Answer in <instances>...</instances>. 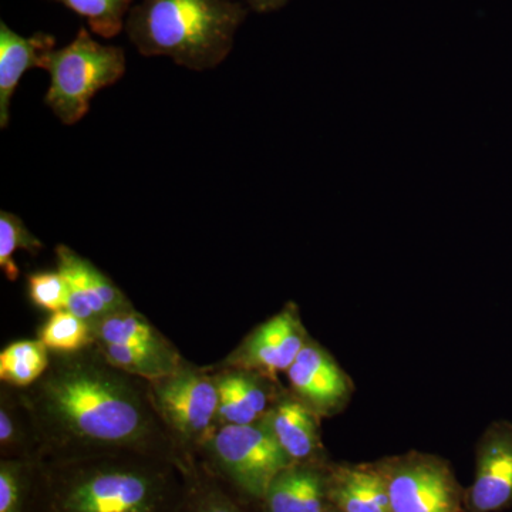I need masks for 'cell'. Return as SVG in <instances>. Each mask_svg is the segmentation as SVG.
<instances>
[{
	"instance_id": "1",
	"label": "cell",
	"mask_w": 512,
	"mask_h": 512,
	"mask_svg": "<svg viewBox=\"0 0 512 512\" xmlns=\"http://www.w3.org/2000/svg\"><path fill=\"white\" fill-rule=\"evenodd\" d=\"M18 393L35 429L39 460L131 451L190 466L161 423L147 380L110 365L94 345L50 353L45 375Z\"/></svg>"
},
{
	"instance_id": "2",
	"label": "cell",
	"mask_w": 512,
	"mask_h": 512,
	"mask_svg": "<svg viewBox=\"0 0 512 512\" xmlns=\"http://www.w3.org/2000/svg\"><path fill=\"white\" fill-rule=\"evenodd\" d=\"M184 490L185 468L151 454L39 460L35 512H178Z\"/></svg>"
},
{
	"instance_id": "3",
	"label": "cell",
	"mask_w": 512,
	"mask_h": 512,
	"mask_svg": "<svg viewBox=\"0 0 512 512\" xmlns=\"http://www.w3.org/2000/svg\"><path fill=\"white\" fill-rule=\"evenodd\" d=\"M247 15L235 0H141L124 30L141 55L170 57L202 72L227 59Z\"/></svg>"
},
{
	"instance_id": "4",
	"label": "cell",
	"mask_w": 512,
	"mask_h": 512,
	"mask_svg": "<svg viewBox=\"0 0 512 512\" xmlns=\"http://www.w3.org/2000/svg\"><path fill=\"white\" fill-rule=\"evenodd\" d=\"M50 76L45 104L66 126H73L89 113L92 99L104 87L113 86L126 73L123 47L103 45L80 28L69 45L43 57Z\"/></svg>"
},
{
	"instance_id": "5",
	"label": "cell",
	"mask_w": 512,
	"mask_h": 512,
	"mask_svg": "<svg viewBox=\"0 0 512 512\" xmlns=\"http://www.w3.org/2000/svg\"><path fill=\"white\" fill-rule=\"evenodd\" d=\"M197 460L235 493L259 504L275 477L292 464L262 421L217 427Z\"/></svg>"
},
{
	"instance_id": "6",
	"label": "cell",
	"mask_w": 512,
	"mask_h": 512,
	"mask_svg": "<svg viewBox=\"0 0 512 512\" xmlns=\"http://www.w3.org/2000/svg\"><path fill=\"white\" fill-rule=\"evenodd\" d=\"M147 383L161 423L191 463L217 429L220 397L210 367L184 359L170 375Z\"/></svg>"
},
{
	"instance_id": "7",
	"label": "cell",
	"mask_w": 512,
	"mask_h": 512,
	"mask_svg": "<svg viewBox=\"0 0 512 512\" xmlns=\"http://www.w3.org/2000/svg\"><path fill=\"white\" fill-rule=\"evenodd\" d=\"M392 512H464L466 488L443 457L409 451L376 461Z\"/></svg>"
},
{
	"instance_id": "8",
	"label": "cell",
	"mask_w": 512,
	"mask_h": 512,
	"mask_svg": "<svg viewBox=\"0 0 512 512\" xmlns=\"http://www.w3.org/2000/svg\"><path fill=\"white\" fill-rule=\"evenodd\" d=\"M309 339L298 305L288 302L252 329L237 348L214 366L248 370L279 382V373L288 372Z\"/></svg>"
},
{
	"instance_id": "9",
	"label": "cell",
	"mask_w": 512,
	"mask_h": 512,
	"mask_svg": "<svg viewBox=\"0 0 512 512\" xmlns=\"http://www.w3.org/2000/svg\"><path fill=\"white\" fill-rule=\"evenodd\" d=\"M512 508V423L488 424L476 446L473 483L466 488L464 512H503Z\"/></svg>"
},
{
	"instance_id": "10",
	"label": "cell",
	"mask_w": 512,
	"mask_h": 512,
	"mask_svg": "<svg viewBox=\"0 0 512 512\" xmlns=\"http://www.w3.org/2000/svg\"><path fill=\"white\" fill-rule=\"evenodd\" d=\"M289 390L319 417L345 409L353 384L328 350L309 339L286 372Z\"/></svg>"
},
{
	"instance_id": "11",
	"label": "cell",
	"mask_w": 512,
	"mask_h": 512,
	"mask_svg": "<svg viewBox=\"0 0 512 512\" xmlns=\"http://www.w3.org/2000/svg\"><path fill=\"white\" fill-rule=\"evenodd\" d=\"M57 271L69 289L67 311L92 323L134 308L119 286L96 265L74 249L60 244L55 248Z\"/></svg>"
},
{
	"instance_id": "12",
	"label": "cell",
	"mask_w": 512,
	"mask_h": 512,
	"mask_svg": "<svg viewBox=\"0 0 512 512\" xmlns=\"http://www.w3.org/2000/svg\"><path fill=\"white\" fill-rule=\"evenodd\" d=\"M218 387L217 427L258 423L282 393L281 383L255 372L210 366Z\"/></svg>"
},
{
	"instance_id": "13",
	"label": "cell",
	"mask_w": 512,
	"mask_h": 512,
	"mask_svg": "<svg viewBox=\"0 0 512 512\" xmlns=\"http://www.w3.org/2000/svg\"><path fill=\"white\" fill-rule=\"evenodd\" d=\"M318 414L291 390H282L262 423L268 427L291 463H325Z\"/></svg>"
},
{
	"instance_id": "14",
	"label": "cell",
	"mask_w": 512,
	"mask_h": 512,
	"mask_svg": "<svg viewBox=\"0 0 512 512\" xmlns=\"http://www.w3.org/2000/svg\"><path fill=\"white\" fill-rule=\"evenodd\" d=\"M329 504V461L291 464L261 501L264 512H322Z\"/></svg>"
},
{
	"instance_id": "15",
	"label": "cell",
	"mask_w": 512,
	"mask_h": 512,
	"mask_svg": "<svg viewBox=\"0 0 512 512\" xmlns=\"http://www.w3.org/2000/svg\"><path fill=\"white\" fill-rule=\"evenodd\" d=\"M56 37L45 32L25 37L0 22V127L10 121V101L29 70L42 69L43 57L55 49Z\"/></svg>"
},
{
	"instance_id": "16",
	"label": "cell",
	"mask_w": 512,
	"mask_h": 512,
	"mask_svg": "<svg viewBox=\"0 0 512 512\" xmlns=\"http://www.w3.org/2000/svg\"><path fill=\"white\" fill-rule=\"evenodd\" d=\"M329 503L340 512H392L376 463H329Z\"/></svg>"
},
{
	"instance_id": "17",
	"label": "cell",
	"mask_w": 512,
	"mask_h": 512,
	"mask_svg": "<svg viewBox=\"0 0 512 512\" xmlns=\"http://www.w3.org/2000/svg\"><path fill=\"white\" fill-rule=\"evenodd\" d=\"M178 512H264L218 480L200 460L185 468V490Z\"/></svg>"
},
{
	"instance_id": "18",
	"label": "cell",
	"mask_w": 512,
	"mask_h": 512,
	"mask_svg": "<svg viewBox=\"0 0 512 512\" xmlns=\"http://www.w3.org/2000/svg\"><path fill=\"white\" fill-rule=\"evenodd\" d=\"M107 362L128 375L140 379L156 380L158 377L170 375L183 363L184 357L173 343L146 346H119L94 343Z\"/></svg>"
},
{
	"instance_id": "19",
	"label": "cell",
	"mask_w": 512,
	"mask_h": 512,
	"mask_svg": "<svg viewBox=\"0 0 512 512\" xmlns=\"http://www.w3.org/2000/svg\"><path fill=\"white\" fill-rule=\"evenodd\" d=\"M0 458L39 460L35 429L18 389L2 384L0 389Z\"/></svg>"
},
{
	"instance_id": "20",
	"label": "cell",
	"mask_w": 512,
	"mask_h": 512,
	"mask_svg": "<svg viewBox=\"0 0 512 512\" xmlns=\"http://www.w3.org/2000/svg\"><path fill=\"white\" fill-rule=\"evenodd\" d=\"M50 350L36 340H16L0 352V380L15 389H26L45 375Z\"/></svg>"
},
{
	"instance_id": "21",
	"label": "cell",
	"mask_w": 512,
	"mask_h": 512,
	"mask_svg": "<svg viewBox=\"0 0 512 512\" xmlns=\"http://www.w3.org/2000/svg\"><path fill=\"white\" fill-rule=\"evenodd\" d=\"M94 343L119 346L161 345L170 342L137 309L114 313L92 323Z\"/></svg>"
},
{
	"instance_id": "22",
	"label": "cell",
	"mask_w": 512,
	"mask_h": 512,
	"mask_svg": "<svg viewBox=\"0 0 512 512\" xmlns=\"http://www.w3.org/2000/svg\"><path fill=\"white\" fill-rule=\"evenodd\" d=\"M37 463L0 458V512H35Z\"/></svg>"
},
{
	"instance_id": "23",
	"label": "cell",
	"mask_w": 512,
	"mask_h": 512,
	"mask_svg": "<svg viewBox=\"0 0 512 512\" xmlns=\"http://www.w3.org/2000/svg\"><path fill=\"white\" fill-rule=\"evenodd\" d=\"M37 339L50 353H76L94 345L92 325L67 309L50 313Z\"/></svg>"
},
{
	"instance_id": "24",
	"label": "cell",
	"mask_w": 512,
	"mask_h": 512,
	"mask_svg": "<svg viewBox=\"0 0 512 512\" xmlns=\"http://www.w3.org/2000/svg\"><path fill=\"white\" fill-rule=\"evenodd\" d=\"M83 16L93 33L113 39L126 29L133 0H52Z\"/></svg>"
},
{
	"instance_id": "25",
	"label": "cell",
	"mask_w": 512,
	"mask_h": 512,
	"mask_svg": "<svg viewBox=\"0 0 512 512\" xmlns=\"http://www.w3.org/2000/svg\"><path fill=\"white\" fill-rule=\"evenodd\" d=\"M43 248L45 245L29 231L22 218L12 212H0V268L10 282H15L20 275L13 254L23 249L36 256Z\"/></svg>"
},
{
	"instance_id": "26",
	"label": "cell",
	"mask_w": 512,
	"mask_h": 512,
	"mask_svg": "<svg viewBox=\"0 0 512 512\" xmlns=\"http://www.w3.org/2000/svg\"><path fill=\"white\" fill-rule=\"evenodd\" d=\"M28 295L30 301L43 311L55 313L67 306L69 289L59 271H37L28 275Z\"/></svg>"
},
{
	"instance_id": "27",
	"label": "cell",
	"mask_w": 512,
	"mask_h": 512,
	"mask_svg": "<svg viewBox=\"0 0 512 512\" xmlns=\"http://www.w3.org/2000/svg\"><path fill=\"white\" fill-rule=\"evenodd\" d=\"M235 2L242 3L255 12L268 13L284 8L289 0H235Z\"/></svg>"
},
{
	"instance_id": "28",
	"label": "cell",
	"mask_w": 512,
	"mask_h": 512,
	"mask_svg": "<svg viewBox=\"0 0 512 512\" xmlns=\"http://www.w3.org/2000/svg\"><path fill=\"white\" fill-rule=\"evenodd\" d=\"M322 512H340L338 508L333 507L332 504H329L328 507L325 508Z\"/></svg>"
}]
</instances>
